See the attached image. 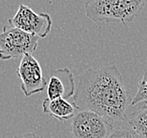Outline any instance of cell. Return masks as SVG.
<instances>
[{
	"instance_id": "1",
	"label": "cell",
	"mask_w": 147,
	"mask_h": 138,
	"mask_svg": "<svg viewBox=\"0 0 147 138\" xmlns=\"http://www.w3.org/2000/svg\"><path fill=\"white\" fill-rule=\"evenodd\" d=\"M74 105L103 117L112 125L127 120L125 111L131 105L123 77L115 65L88 69L77 76Z\"/></svg>"
},
{
	"instance_id": "2",
	"label": "cell",
	"mask_w": 147,
	"mask_h": 138,
	"mask_svg": "<svg viewBox=\"0 0 147 138\" xmlns=\"http://www.w3.org/2000/svg\"><path fill=\"white\" fill-rule=\"evenodd\" d=\"M147 0H86L84 10L94 23H121L124 25L133 22Z\"/></svg>"
},
{
	"instance_id": "3",
	"label": "cell",
	"mask_w": 147,
	"mask_h": 138,
	"mask_svg": "<svg viewBox=\"0 0 147 138\" xmlns=\"http://www.w3.org/2000/svg\"><path fill=\"white\" fill-rule=\"evenodd\" d=\"M38 37L28 34L8 23L0 33V59L7 61L22 58L27 53L32 54L37 49Z\"/></svg>"
},
{
	"instance_id": "4",
	"label": "cell",
	"mask_w": 147,
	"mask_h": 138,
	"mask_svg": "<svg viewBox=\"0 0 147 138\" xmlns=\"http://www.w3.org/2000/svg\"><path fill=\"white\" fill-rule=\"evenodd\" d=\"M70 129L74 138H107L113 126L95 112L80 110L72 119Z\"/></svg>"
},
{
	"instance_id": "5",
	"label": "cell",
	"mask_w": 147,
	"mask_h": 138,
	"mask_svg": "<svg viewBox=\"0 0 147 138\" xmlns=\"http://www.w3.org/2000/svg\"><path fill=\"white\" fill-rule=\"evenodd\" d=\"M8 23L38 38H45L53 26V21L49 14L36 13L31 8L24 4L19 6L16 14Z\"/></svg>"
},
{
	"instance_id": "6",
	"label": "cell",
	"mask_w": 147,
	"mask_h": 138,
	"mask_svg": "<svg viewBox=\"0 0 147 138\" xmlns=\"http://www.w3.org/2000/svg\"><path fill=\"white\" fill-rule=\"evenodd\" d=\"M17 74L22 80L21 91L26 97L39 93L47 86L41 66L32 54L24 55L17 68Z\"/></svg>"
},
{
	"instance_id": "7",
	"label": "cell",
	"mask_w": 147,
	"mask_h": 138,
	"mask_svg": "<svg viewBox=\"0 0 147 138\" xmlns=\"http://www.w3.org/2000/svg\"><path fill=\"white\" fill-rule=\"evenodd\" d=\"M75 77L69 68L55 69L50 72L47 82L48 99H69L75 94Z\"/></svg>"
},
{
	"instance_id": "8",
	"label": "cell",
	"mask_w": 147,
	"mask_h": 138,
	"mask_svg": "<svg viewBox=\"0 0 147 138\" xmlns=\"http://www.w3.org/2000/svg\"><path fill=\"white\" fill-rule=\"evenodd\" d=\"M78 108L76 105L71 104L67 99L57 98L48 99L46 98L42 102V111L45 115L52 116L60 121H67L70 119H73L77 114Z\"/></svg>"
},
{
	"instance_id": "9",
	"label": "cell",
	"mask_w": 147,
	"mask_h": 138,
	"mask_svg": "<svg viewBox=\"0 0 147 138\" xmlns=\"http://www.w3.org/2000/svg\"><path fill=\"white\" fill-rule=\"evenodd\" d=\"M127 120L139 138H147V105L127 115Z\"/></svg>"
},
{
	"instance_id": "10",
	"label": "cell",
	"mask_w": 147,
	"mask_h": 138,
	"mask_svg": "<svg viewBox=\"0 0 147 138\" xmlns=\"http://www.w3.org/2000/svg\"><path fill=\"white\" fill-rule=\"evenodd\" d=\"M141 102H144L147 105V72L143 74L141 81L138 85L137 93L131 100V105H135Z\"/></svg>"
},
{
	"instance_id": "11",
	"label": "cell",
	"mask_w": 147,
	"mask_h": 138,
	"mask_svg": "<svg viewBox=\"0 0 147 138\" xmlns=\"http://www.w3.org/2000/svg\"><path fill=\"white\" fill-rule=\"evenodd\" d=\"M107 138H139V136L132 128L118 126L113 129Z\"/></svg>"
},
{
	"instance_id": "12",
	"label": "cell",
	"mask_w": 147,
	"mask_h": 138,
	"mask_svg": "<svg viewBox=\"0 0 147 138\" xmlns=\"http://www.w3.org/2000/svg\"><path fill=\"white\" fill-rule=\"evenodd\" d=\"M12 138H43V137L39 136L34 133H24V134H20V135H16Z\"/></svg>"
},
{
	"instance_id": "13",
	"label": "cell",
	"mask_w": 147,
	"mask_h": 138,
	"mask_svg": "<svg viewBox=\"0 0 147 138\" xmlns=\"http://www.w3.org/2000/svg\"><path fill=\"white\" fill-rule=\"evenodd\" d=\"M1 54H2V52H1V51H0V57H1Z\"/></svg>"
}]
</instances>
